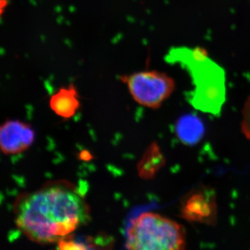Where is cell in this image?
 <instances>
[{
	"instance_id": "obj_1",
	"label": "cell",
	"mask_w": 250,
	"mask_h": 250,
	"mask_svg": "<svg viewBox=\"0 0 250 250\" xmlns=\"http://www.w3.org/2000/svg\"><path fill=\"white\" fill-rule=\"evenodd\" d=\"M15 223L39 244L58 243L89 222V206L72 184L57 181L22 194L14 206Z\"/></svg>"
},
{
	"instance_id": "obj_2",
	"label": "cell",
	"mask_w": 250,
	"mask_h": 250,
	"mask_svg": "<svg viewBox=\"0 0 250 250\" xmlns=\"http://www.w3.org/2000/svg\"><path fill=\"white\" fill-rule=\"evenodd\" d=\"M169 62H177L190 74L194 85L189 103L205 113L218 115L226 97L225 72L208 59L205 49L177 48L167 56Z\"/></svg>"
},
{
	"instance_id": "obj_3",
	"label": "cell",
	"mask_w": 250,
	"mask_h": 250,
	"mask_svg": "<svg viewBox=\"0 0 250 250\" xmlns=\"http://www.w3.org/2000/svg\"><path fill=\"white\" fill-rule=\"evenodd\" d=\"M125 246L132 250H184L187 246V233L184 227L174 220L146 212L130 224Z\"/></svg>"
},
{
	"instance_id": "obj_4",
	"label": "cell",
	"mask_w": 250,
	"mask_h": 250,
	"mask_svg": "<svg viewBox=\"0 0 250 250\" xmlns=\"http://www.w3.org/2000/svg\"><path fill=\"white\" fill-rule=\"evenodd\" d=\"M135 101L150 108L160 107L175 89L173 79L164 72L149 70L121 77Z\"/></svg>"
},
{
	"instance_id": "obj_5",
	"label": "cell",
	"mask_w": 250,
	"mask_h": 250,
	"mask_svg": "<svg viewBox=\"0 0 250 250\" xmlns=\"http://www.w3.org/2000/svg\"><path fill=\"white\" fill-rule=\"evenodd\" d=\"M215 195L211 189L199 188L189 192L181 202L182 218L191 223L213 225L218 215Z\"/></svg>"
},
{
	"instance_id": "obj_6",
	"label": "cell",
	"mask_w": 250,
	"mask_h": 250,
	"mask_svg": "<svg viewBox=\"0 0 250 250\" xmlns=\"http://www.w3.org/2000/svg\"><path fill=\"white\" fill-rule=\"evenodd\" d=\"M35 131L27 123L19 121L5 122L0 128V146L4 154H18L32 146Z\"/></svg>"
},
{
	"instance_id": "obj_7",
	"label": "cell",
	"mask_w": 250,
	"mask_h": 250,
	"mask_svg": "<svg viewBox=\"0 0 250 250\" xmlns=\"http://www.w3.org/2000/svg\"><path fill=\"white\" fill-rule=\"evenodd\" d=\"M49 106L57 115L64 119H70L80 107L78 92L75 85L60 88L49 100Z\"/></svg>"
},
{
	"instance_id": "obj_8",
	"label": "cell",
	"mask_w": 250,
	"mask_h": 250,
	"mask_svg": "<svg viewBox=\"0 0 250 250\" xmlns=\"http://www.w3.org/2000/svg\"><path fill=\"white\" fill-rule=\"evenodd\" d=\"M176 134L184 144L195 145L200 141L205 134V126L198 117L187 115L177 121Z\"/></svg>"
},
{
	"instance_id": "obj_9",
	"label": "cell",
	"mask_w": 250,
	"mask_h": 250,
	"mask_svg": "<svg viewBox=\"0 0 250 250\" xmlns=\"http://www.w3.org/2000/svg\"><path fill=\"white\" fill-rule=\"evenodd\" d=\"M165 163V157L157 143H152L138 163L137 170L139 177L144 179L154 178Z\"/></svg>"
},
{
	"instance_id": "obj_10",
	"label": "cell",
	"mask_w": 250,
	"mask_h": 250,
	"mask_svg": "<svg viewBox=\"0 0 250 250\" xmlns=\"http://www.w3.org/2000/svg\"><path fill=\"white\" fill-rule=\"evenodd\" d=\"M241 131L246 139L250 141V95L247 99L243 110Z\"/></svg>"
},
{
	"instance_id": "obj_11",
	"label": "cell",
	"mask_w": 250,
	"mask_h": 250,
	"mask_svg": "<svg viewBox=\"0 0 250 250\" xmlns=\"http://www.w3.org/2000/svg\"><path fill=\"white\" fill-rule=\"evenodd\" d=\"M81 157H82V159H83V160H85V159H90V154L88 152H83L82 153V154H81Z\"/></svg>"
}]
</instances>
